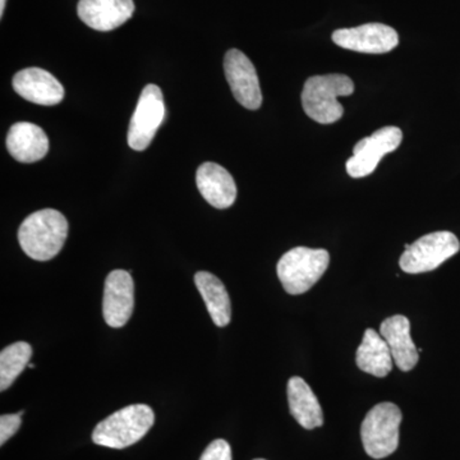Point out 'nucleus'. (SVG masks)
<instances>
[{"label":"nucleus","instance_id":"13","mask_svg":"<svg viewBox=\"0 0 460 460\" xmlns=\"http://www.w3.org/2000/svg\"><path fill=\"white\" fill-rule=\"evenodd\" d=\"M135 12L133 0H80L78 17L91 29L111 31L124 25Z\"/></svg>","mask_w":460,"mask_h":460},{"label":"nucleus","instance_id":"9","mask_svg":"<svg viewBox=\"0 0 460 460\" xmlns=\"http://www.w3.org/2000/svg\"><path fill=\"white\" fill-rule=\"evenodd\" d=\"M224 72L235 100L250 111H257L262 104V93L255 66L246 54L230 49L224 57Z\"/></svg>","mask_w":460,"mask_h":460},{"label":"nucleus","instance_id":"8","mask_svg":"<svg viewBox=\"0 0 460 460\" xmlns=\"http://www.w3.org/2000/svg\"><path fill=\"white\" fill-rule=\"evenodd\" d=\"M402 140V129L394 126L383 127L372 133L370 137L362 138L353 147V156L345 164L348 174L352 178L367 177L375 172L386 154L401 146Z\"/></svg>","mask_w":460,"mask_h":460},{"label":"nucleus","instance_id":"10","mask_svg":"<svg viewBox=\"0 0 460 460\" xmlns=\"http://www.w3.org/2000/svg\"><path fill=\"white\" fill-rule=\"evenodd\" d=\"M332 38L343 49L365 54L389 53L399 44L398 32L384 23H366L352 29L337 30Z\"/></svg>","mask_w":460,"mask_h":460},{"label":"nucleus","instance_id":"21","mask_svg":"<svg viewBox=\"0 0 460 460\" xmlns=\"http://www.w3.org/2000/svg\"><path fill=\"white\" fill-rule=\"evenodd\" d=\"M21 417L20 413L3 414L0 417V445H4L12 436L17 434L22 423Z\"/></svg>","mask_w":460,"mask_h":460},{"label":"nucleus","instance_id":"19","mask_svg":"<svg viewBox=\"0 0 460 460\" xmlns=\"http://www.w3.org/2000/svg\"><path fill=\"white\" fill-rule=\"evenodd\" d=\"M195 284L201 293L211 320L219 328H226L232 320V304L223 281L208 271L195 275Z\"/></svg>","mask_w":460,"mask_h":460},{"label":"nucleus","instance_id":"11","mask_svg":"<svg viewBox=\"0 0 460 460\" xmlns=\"http://www.w3.org/2000/svg\"><path fill=\"white\" fill-rule=\"evenodd\" d=\"M135 307V284L131 272L114 270L105 280L102 314L111 328H123L131 319Z\"/></svg>","mask_w":460,"mask_h":460},{"label":"nucleus","instance_id":"24","mask_svg":"<svg viewBox=\"0 0 460 460\" xmlns=\"http://www.w3.org/2000/svg\"><path fill=\"white\" fill-rule=\"evenodd\" d=\"M29 367L33 368V367H35V365H32V363H29Z\"/></svg>","mask_w":460,"mask_h":460},{"label":"nucleus","instance_id":"18","mask_svg":"<svg viewBox=\"0 0 460 460\" xmlns=\"http://www.w3.org/2000/svg\"><path fill=\"white\" fill-rule=\"evenodd\" d=\"M356 363L359 370L372 376L385 377L393 370V356L385 339L374 329H367L357 349Z\"/></svg>","mask_w":460,"mask_h":460},{"label":"nucleus","instance_id":"22","mask_svg":"<svg viewBox=\"0 0 460 460\" xmlns=\"http://www.w3.org/2000/svg\"><path fill=\"white\" fill-rule=\"evenodd\" d=\"M199 460H232V447L223 438H217L206 447Z\"/></svg>","mask_w":460,"mask_h":460},{"label":"nucleus","instance_id":"7","mask_svg":"<svg viewBox=\"0 0 460 460\" xmlns=\"http://www.w3.org/2000/svg\"><path fill=\"white\" fill-rule=\"evenodd\" d=\"M166 115L164 96L156 84H147L142 90L137 107L132 115L128 128V145L136 151L150 146L157 129L164 122Z\"/></svg>","mask_w":460,"mask_h":460},{"label":"nucleus","instance_id":"5","mask_svg":"<svg viewBox=\"0 0 460 460\" xmlns=\"http://www.w3.org/2000/svg\"><path fill=\"white\" fill-rule=\"evenodd\" d=\"M402 419V411L394 402H380L368 411L362 422L361 438L371 458L383 459L395 453Z\"/></svg>","mask_w":460,"mask_h":460},{"label":"nucleus","instance_id":"15","mask_svg":"<svg viewBox=\"0 0 460 460\" xmlns=\"http://www.w3.org/2000/svg\"><path fill=\"white\" fill-rule=\"evenodd\" d=\"M381 337L385 339L393 361L399 370L408 372L419 363V350L411 338L410 320L402 314L389 317L380 326Z\"/></svg>","mask_w":460,"mask_h":460},{"label":"nucleus","instance_id":"1","mask_svg":"<svg viewBox=\"0 0 460 460\" xmlns=\"http://www.w3.org/2000/svg\"><path fill=\"white\" fill-rule=\"evenodd\" d=\"M68 237L65 215L44 208L26 217L18 229V242L27 256L36 261H49L60 252Z\"/></svg>","mask_w":460,"mask_h":460},{"label":"nucleus","instance_id":"12","mask_svg":"<svg viewBox=\"0 0 460 460\" xmlns=\"http://www.w3.org/2000/svg\"><path fill=\"white\" fill-rule=\"evenodd\" d=\"M13 89L27 102L38 105L59 104L65 98V87L53 75L41 68H26L13 77Z\"/></svg>","mask_w":460,"mask_h":460},{"label":"nucleus","instance_id":"4","mask_svg":"<svg viewBox=\"0 0 460 460\" xmlns=\"http://www.w3.org/2000/svg\"><path fill=\"white\" fill-rule=\"evenodd\" d=\"M329 263V252L323 248L296 247L281 256L278 278L289 295H304L325 274Z\"/></svg>","mask_w":460,"mask_h":460},{"label":"nucleus","instance_id":"16","mask_svg":"<svg viewBox=\"0 0 460 460\" xmlns=\"http://www.w3.org/2000/svg\"><path fill=\"white\" fill-rule=\"evenodd\" d=\"M7 148L17 162L31 164L47 156L49 140L44 129L36 124L18 122L9 129Z\"/></svg>","mask_w":460,"mask_h":460},{"label":"nucleus","instance_id":"6","mask_svg":"<svg viewBox=\"0 0 460 460\" xmlns=\"http://www.w3.org/2000/svg\"><path fill=\"white\" fill-rule=\"evenodd\" d=\"M459 250V239L452 232L429 233L405 246L399 265L407 274L432 271L456 256Z\"/></svg>","mask_w":460,"mask_h":460},{"label":"nucleus","instance_id":"3","mask_svg":"<svg viewBox=\"0 0 460 460\" xmlns=\"http://www.w3.org/2000/svg\"><path fill=\"white\" fill-rule=\"evenodd\" d=\"M154 422L155 414L148 405H128L102 420L93 429V441L100 447L124 449L138 443Z\"/></svg>","mask_w":460,"mask_h":460},{"label":"nucleus","instance_id":"20","mask_svg":"<svg viewBox=\"0 0 460 460\" xmlns=\"http://www.w3.org/2000/svg\"><path fill=\"white\" fill-rule=\"evenodd\" d=\"M32 357L31 345L17 341L0 353V392H5L29 366Z\"/></svg>","mask_w":460,"mask_h":460},{"label":"nucleus","instance_id":"23","mask_svg":"<svg viewBox=\"0 0 460 460\" xmlns=\"http://www.w3.org/2000/svg\"><path fill=\"white\" fill-rule=\"evenodd\" d=\"M5 3H7V0H0V16L2 17L4 14Z\"/></svg>","mask_w":460,"mask_h":460},{"label":"nucleus","instance_id":"25","mask_svg":"<svg viewBox=\"0 0 460 460\" xmlns=\"http://www.w3.org/2000/svg\"><path fill=\"white\" fill-rule=\"evenodd\" d=\"M255 460H265V459H255Z\"/></svg>","mask_w":460,"mask_h":460},{"label":"nucleus","instance_id":"14","mask_svg":"<svg viewBox=\"0 0 460 460\" xmlns=\"http://www.w3.org/2000/svg\"><path fill=\"white\" fill-rule=\"evenodd\" d=\"M196 183L202 198L217 208H228L237 199V186L230 172L217 163H204L198 169Z\"/></svg>","mask_w":460,"mask_h":460},{"label":"nucleus","instance_id":"2","mask_svg":"<svg viewBox=\"0 0 460 460\" xmlns=\"http://www.w3.org/2000/svg\"><path fill=\"white\" fill-rule=\"evenodd\" d=\"M353 93L354 83L348 75H314L305 81L301 96L302 107L314 122L335 123L344 114V108L338 102L339 96H349Z\"/></svg>","mask_w":460,"mask_h":460},{"label":"nucleus","instance_id":"17","mask_svg":"<svg viewBox=\"0 0 460 460\" xmlns=\"http://www.w3.org/2000/svg\"><path fill=\"white\" fill-rule=\"evenodd\" d=\"M287 394L290 414L302 428L314 429L323 425V408L304 378L290 377L288 381Z\"/></svg>","mask_w":460,"mask_h":460}]
</instances>
